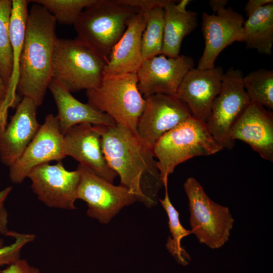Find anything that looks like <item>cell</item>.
I'll use <instances>...</instances> for the list:
<instances>
[{"label": "cell", "mask_w": 273, "mask_h": 273, "mask_svg": "<svg viewBox=\"0 0 273 273\" xmlns=\"http://www.w3.org/2000/svg\"><path fill=\"white\" fill-rule=\"evenodd\" d=\"M101 144L110 167L136 201L148 207L158 202L164 186L153 148L129 130L115 123L101 125Z\"/></svg>", "instance_id": "6da1fadb"}, {"label": "cell", "mask_w": 273, "mask_h": 273, "mask_svg": "<svg viewBox=\"0 0 273 273\" xmlns=\"http://www.w3.org/2000/svg\"><path fill=\"white\" fill-rule=\"evenodd\" d=\"M57 22L42 6L31 8L27 19L16 93L41 106L52 80V61L57 37Z\"/></svg>", "instance_id": "7a4b0ae2"}, {"label": "cell", "mask_w": 273, "mask_h": 273, "mask_svg": "<svg viewBox=\"0 0 273 273\" xmlns=\"http://www.w3.org/2000/svg\"><path fill=\"white\" fill-rule=\"evenodd\" d=\"M140 11L122 0H96L74 24L77 38L106 64L130 19Z\"/></svg>", "instance_id": "3957f363"}, {"label": "cell", "mask_w": 273, "mask_h": 273, "mask_svg": "<svg viewBox=\"0 0 273 273\" xmlns=\"http://www.w3.org/2000/svg\"><path fill=\"white\" fill-rule=\"evenodd\" d=\"M223 148L210 133L206 123L191 116L163 135L153 147L163 185L179 164L197 156L215 154Z\"/></svg>", "instance_id": "277c9868"}, {"label": "cell", "mask_w": 273, "mask_h": 273, "mask_svg": "<svg viewBox=\"0 0 273 273\" xmlns=\"http://www.w3.org/2000/svg\"><path fill=\"white\" fill-rule=\"evenodd\" d=\"M106 63L77 37L57 38L52 61V79L69 92L98 87Z\"/></svg>", "instance_id": "5b68a950"}, {"label": "cell", "mask_w": 273, "mask_h": 273, "mask_svg": "<svg viewBox=\"0 0 273 273\" xmlns=\"http://www.w3.org/2000/svg\"><path fill=\"white\" fill-rule=\"evenodd\" d=\"M137 84L136 73L104 76L98 87L86 90L88 103L137 135L138 122L146 103Z\"/></svg>", "instance_id": "8992f818"}, {"label": "cell", "mask_w": 273, "mask_h": 273, "mask_svg": "<svg viewBox=\"0 0 273 273\" xmlns=\"http://www.w3.org/2000/svg\"><path fill=\"white\" fill-rule=\"evenodd\" d=\"M184 189L189 200L192 234L210 249L221 248L229 241L235 221L229 208L211 199L193 177L186 179Z\"/></svg>", "instance_id": "52a82bcc"}, {"label": "cell", "mask_w": 273, "mask_h": 273, "mask_svg": "<svg viewBox=\"0 0 273 273\" xmlns=\"http://www.w3.org/2000/svg\"><path fill=\"white\" fill-rule=\"evenodd\" d=\"M243 76L241 70L233 67L224 73L220 92L213 102L206 122L212 135L223 149L234 147L231 129L251 102L243 84Z\"/></svg>", "instance_id": "ba28073f"}, {"label": "cell", "mask_w": 273, "mask_h": 273, "mask_svg": "<svg viewBox=\"0 0 273 273\" xmlns=\"http://www.w3.org/2000/svg\"><path fill=\"white\" fill-rule=\"evenodd\" d=\"M77 169L80 176L77 199L86 202L87 215L100 223H108L123 207L136 201L126 188L114 185L87 166L79 164Z\"/></svg>", "instance_id": "9c48e42d"}, {"label": "cell", "mask_w": 273, "mask_h": 273, "mask_svg": "<svg viewBox=\"0 0 273 273\" xmlns=\"http://www.w3.org/2000/svg\"><path fill=\"white\" fill-rule=\"evenodd\" d=\"M79 177L77 169L66 170L62 161L55 165L47 163L38 165L27 176L39 200L49 207L66 210L76 208L74 203Z\"/></svg>", "instance_id": "30bf717a"}, {"label": "cell", "mask_w": 273, "mask_h": 273, "mask_svg": "<svg viewBox=\"0 0 273 273\" xmlns=\"http://www.w3.org/2000/svg\"><path fill=\"white\" fill-rule=\"evenodd\" d=\"M145 99L144 109L137 124L139 138L153 148L159 139L192 116L182 100L176 96L155 94Z\"/></svg>", "instance_id": "8fae6325"}, {"label": "cell", "mask_w": 273, "mask_h": 273, "mask_svg": "<svg viewBox=\"0 0 273 273\" xmlns=\"http://www.w3.org/2000/svg\"><path fill=\"white\" fill-rule=\"evenodd\" d=\"M192 58L162 54L143 60L136 72L138 88L144 98L155 94L176 96L187 73L194 68Z\"/></svg>", "instance_id": "7c38bea8"}, {"label": "cell", "mask_w": 273, "mask_h": 273, "mask_svg": "<svg viewBox=\"0 0 273 273\" xmlns=\"http://www.w3.org/2000/svg\"><path fill=\"white\" fill-rule=\"evenodd\" d=\"M65 157L64 135L57 117L49 114L22 155L9 167L10 179L13 183L21 184L34 167L54 160L62 161Z\"/></svg>", "instance_id": "4fadbf2b"}, {"label": "cell", "mask_w": 273, "mask_h": 273, "mask_svg": "<svg viewBox=\"0 0 273 273\" xmlns=\"http://www.w3.org/2000/svg\"><path fill=\"white\" fill-rule=\"evenodd\" d=\"M244 21L243 16L230 7L212 14L204 12L201 29L205 48L197 68L214 67L217 57L226 47L236 41L243 42Z\"/></svg>", "instance_id": "5bb4252c"}, {"label": "cell", "mask_w": 273, "mask_h": 273, "mask_svg": "<svg viewBox=\"0 0 273 273\" xmlns=\"http://www.w3.org/2000/svg\"><path fill=\"white\" fill-rule=\"evenodd\" d=\"M101 125L80 123L70 128L64 135V152L66 156L72 157L80 164L113 183L118 175L104 156Z\"/></svg>", "instance_id": "9a60e30c"}, {"label": "cell", "mask_w": 273, "mask_h": 273, "mask_svg": "<svg viewBox=\"0 0 273 273\" xmlns=\"http://www.w3.org/2000/svg\"><path fill=\"white\" fill-rule=\"evenodd\" d=\"M37 106L23 97L6 126L0 129V161L10 167L22 155L40 125L36 118Z\"/></svg>", "instance_id": "2e32d148"}, {"label": "cell", "mask_w": 273, "mask_h": 273, "mask_svg": "<svg viewBox=\"0 0 273 273\" xmlns=\"http://www.w3.org/2000/svg\"><path fill=\"white\" fill-rule=\"evenodd\" d=\"M221 67L192 68L185 75L176 96L188 106L192 116L206 123L215 98L220 92L224 74Z\"/></svg>", "instance_id": "e0dca14e"}, {"label": "cell", "mask_w": 273, "mask_h": 273, "mask_svg": "<svg viewBox=\"0 0 273 273\" xmlns=\"http://www.w3.org/2000/svg\"><path fill=\"white\" fill-rule=\"evenodd\" d=\"M230 136L249 145L264 160L273 161V114L260 104L251 101L233 125Z\"/></svg>", "instance_id": "ac0fdd59"}, {"label": "cell", "mask_w": 273, "mask_h": 273, "mask_svg": "<svg viewBox=\"0 0 273 273\" xmlns=\"http://www.w3.org/2000/svg\"><path fill=\"white\" fill-rule=\"evenodd\" d=\"M145 25L146 18L142 12L130 19L105 64L104 76L136 73L143 61L141 41Z\"/></svg>", "instance_id": "d6986e66"}, {"label": "cell", "mask_w": 273, "mask_h": 273, "mask_svg": "<svg viewBox=\"0 0 273 273\" xmlns=\"http://www.w3.org/2000/svg\"><path fill=\"white\" fill-rule=\"evenodd\" d=\"M48 89L57 105L59 127L63 135L70 128L80 123L105 126L115 124L108 114L94 108L88 103L79 101L55 80H51Z\"/></svg>", "instance_id": "ffe728a7"}, {"label": "cell", "mask_w": 273, "mask_h": 273, "mask_svg": "<svg viewBox=\"0 0 273 273\" xmlns=\"http://www.w3.org/2000/svg\"><path fill=\"white\" fill-rule=\"evenodd\" d=\"M168 0L163 7L164 36L162 54L170 58L179 55L184 38L198 26L197 13L186 9L189 0Z\"/></svg>", "instance_id": "44dd1931"}, {"label": "cell", "mask_w": 273, "mask_h": 273, "mask_svg": "<svg viewBox=\"0 0 273 273\" xmlns=\"http://www.w3.org/2000/svg\"><path fill=\"white\" fill-rule=\"evenodd\" d=\"M30 1L12 0L10 21V36L13 51V69L8 89L6 108H16L21 98L16 93L19 75L20 61L25 37L28 16V5Z\"/></svg>", "instance_id": "7402d4cb"}, {"label": "cell", "mask_w": 273, "mask_h": 273, "mask_svg": "<svg viewBox=\"0 0 273 273\" xmlns=\"http://www.w3.org/2000/svg\"><path fill=\"white\" fill-rule=\"evenodd\" d=\"M244 42L247 48L271 55L273 46V3L265 5L244 21Z\"/></svg>", "instance_id": "603a6c76"}, {"label": "cell", "mask_w": 273, "mask_h": 273, "mask_svg": "<svg viewBox=\"0 0 273 273\" xmlns=\"http://www.w3.org/2000/svg\"><path fill=\"white\" fill-rule=\"evenodd\" d=\"M164 186L165 189V196L163 199H159V201L167 213L171 234L167 239L166 247L178 263L186 265L191 260V256L182 247L181 241L184 238L192 234V233L190 230L185 229L181 224L179 213L169 199L167 185Z\"/></svg>", "instance_id": "cb8c5ba5"}, {"label": "cell", "mask_w": 273, "mask_h": 273, "mask_svg": "<svg viewBox=\"0 0 273 273\" xmlns=\"http://www.w3.org/2000/svg\"><path fill=\"white\" fill-rule=\"evenodd\" d=\"M143 13L146 18L141 41L144 60L162 54L164 27L163 7H156Z\"/></svg>", "instance_id": "d4e9b609"}, {"label": "cell", "mask_w": 273, "mask_h": 273, "mask_svg": "<svg viewBox=\"0 0 273 273\" xmlns=\"http://www.w3.org/2000/svg\"><path fill=\"white\" fill-rule=\"evenodd\" d=\"M244 88L251 101L273 109V71L261 68L243 77Z\"/></svg>", "instance_id": "484cf974"}, {"label": "cell", "mask_w": 273, "mask_h": 273, "mask_svg": "<svg viewBox=\"0 0 273 273\" xmlns=\"http://www.w3.org/2000/svg\"><path fill=\"white\" fill-rule=\"evenodd\" d=\"M12 7V1L0 0V72L8 90L13 69L9 30Z\"/></svg>", "instance_id": "4316f807"}, {"label": "cell", "mask_w": 273, "mask_h": 273, "mask_svg": "<svg viewBox=\"0 0 273 273\" xmlns=\"http://www.w3.org/2000/svg\"><path fill=\"white\" fill-rule=\"evenodd\" d=\"M96 0H34L62 25H74L83 10Z\"/></svg>", "instance_id": "83f0119b"}, {"label": "cell", "mask_w": 273, "mask_h": 273, "mask_svg": "<svg viewBox=\"0 0 273 273\" xmlns=\"http://www.w3.org/2000/svg\"><path fill=\"white\" fill-rule=\"evenodd\" d=\"M9 237L15 240L9 245L4 246L0 239V265H9L20 259L22 249L35 238L33 234H20L12 231Z\"/></svg>", "instance_id": "f1b7e54d"}, {"label": "cell", "mask_w": 273, "mask_h": 273, "mask_svg": "<svg viewBox=\"0 0 273 273\" xmlns=\"http://www.w3.org/2000/svg\"><path fill=\"white\" fill-rule=\"evenodd\" d=\"M12 190L8 187L0 191V234L9 236L11 232L8 228V214L5 206V202Z\"/></svg>", "instance_id": "f546056e"}, {"label": "cell", "mask_w": 273, "mask_h": 273, "mask_svg": "<svg viewBox=\"0 0 273 273\" xmlns=\"http://www.w3.org/2000/svg\"><path fill=\"white\" fill-rule=\"evenodd\" d=\"M1 273H40L39 270L30 265L25 259H19L12 264L8 265Z\"/></svg>", "instance_id": "4dcf8cb0"}, {"label": "cell", "mask_w": 273, "mask_h": 273, "mask_svg": "<svg viewBox=\"0 0 273 273\" xmlns=\"http://www.w3.org/2000/svg\"><path fill=\"white\" fill-rule=\"evenodd\" d=\"M168 0H122L125 4L136 8L140 12H145L156 7H162Z\"/></svg>", "instance_id": "1f68e13d"}, {"label": "cell", "mask_w": 273, "mask_h": 273, "mask_svg": "<svg viewBox=\"0 0 273 273\" xmlns=\"http://www.w3.org/2000/svg\"><path fill=\"white\" fill-rule=\"evenodd\" d=\"M8 90L0 72V122H7L8 110L6 108Z\"/></svg>", "instance_id": "d6a6232c"}, {"label": "cell", "mask_w": 273, "mask_h": 273, "mask_svg": "<svg viewBox=\"0 0 273 273\" xmlns=\"http://www.w3.org/2000/svg\"><path fill=\"white\" fill-rule=\"evenodd\" d=\"M273 3L272 0H249L245 6V11L247 16L267 4Z\"/></svg>", "instance_id": "836d02e7"}, {"label": "cell", "mask_w": 273, "mask_h": 273, "mask_svg": "<svg viewBox=\"0 0 273 273\" xmlns=\"http://www.w3.org/2000/svg\"><path fill=\"white\" fill-rule=\"evenodd\" d=\"M228 1L227 0H211L209 2V4L215 13L219 10L225 8L226 5Z\"/></svg>", "instance_id": "e575fe53"}]
</instances>
